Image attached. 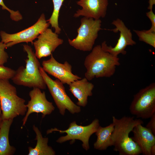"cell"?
<instances>
[{
  "mask_svg": "<svg viewBox=\"0 0 155 155\" xmlns=\"http://www.w3.org/2000/svg\"><path fill=\"white\" fill-rule=\"evenodd\" d=\"M114 128L111 136L113 150L119 155H139L142 151L138 146L129 137L134 127L139 124H143L140 119L134 117L124 116L120 119L112 117Z\"/></svg>",
  "mask_w": 155,
  "mask_h": 155,
  "instance_id": "1",
  "label": "cell"
},
{
  "mask_svg": "<svg viewBox=\"0 0 155 155\" xmlns=\"http://www.w3.org/2000/svg\"><path fill=\"white\" fill-rule=\"evenodd\" d=\"M119 60L118 57L105 51L101 45H97L84 60L85 77L88 81L95 78L111 77L115 73L117 66L120 65Z\"/></svg>",
  "mask_w": 155,
  "mask_h": 155,
  "instance_id": "2",
  "label": "cell"
},
{
  "mask_svg": "<svg viewBox=\"0 0 155 155\" xmlns=\"http://www.w3.org/2000/svg\"><path fill=\"white\" fill-rule=\"evenodd\" d=\"M24 50L27 53L25 67H20L11 80L16 85L30 88L45 89L46 86L40 71V63L29 46L23 45Z\"/></svg>",
  "mask_w": 155,
  "mask_h": 155,
  "instance_id": "3",
  "label": "cell"
},
{
  "mask_svg": "<svg viewBox=\"0 0 155 155\" xmlns=\"http://www.w3.org/2000/svg\"><path fill=\"white\" fill-rule=\"evenodd\" d=\"M0 102L3 119H12L25 115V100L17 95L16 88L7 80H0Z\"/></svg>",
  "mask_w": 155,
  "mask_h": 155,
  "instance_id": "4",
  "label": "cell"
},
{
  "mask_svg": "<svg viewBox=\"0 0 155 155\" xmlns=\"http://www.w3.org/2000/svg\"><path fill=\"white\" fill-rule=\"evenodd\" d=\"M81 24L77 29V36L73 40L68 38L69 44L75 49L83 51H90L101 29L100 19L84 17L81 20Z\"/></svg>",
  "mask_w": 155,
  "mask_h": 155,
  "instance_id": "5",
  "label": "cell"
},
{
  "mask_svg": "<svg viewBox=\"0 0 155 155\" xmlns=\"http://www.w3.org/2000/svg\"><path fill=\"white\" fill-rule=\"evenodd\" d=\"M40 71L60 113L64 115L66 109L72 114L80 112V106L75 104L67 95L63 84L58 79L51 78L41 66Z\"/></svg>",
  "mask_w": 155,
  "mask_h": 155,
  "instance_id": "6",
  "label": "cell"
},
{
  "mask_svg": "<svg viewBox=\"0 0 155 155\" xmlns=\"http://www.w3.org/2000/svg\"><path fill=\"white\" fill-rule=\"evenodd\" d=\"M130 113L137 118H150L155 113V83L140 89L135 94L130 105Z\"/></svg>",
  "mask_w": 155,
  "mask_h": 155,
  "instance_id": "7",
  "label": "cell"
},
{
  "mask_svg": "<svg viewBox=\"0 0 155 155\" xmlns=\"http://www.w3.org/2000/svg\"><path fill=\"white\" fill-rule=\"evenodd\" d=\"M99 126V121L97 119H95L90 124L85 126L78 125L74 121L70 123L68 128L65 130H60L55 128H51L47 131V134L54 131H58L61 133H66L67 135L59 138L56 141L57 142L62 143L70 140H79L82 142L83 148L88 151L90 149L89 139L96 132Z\"/></svg>",
  "mask_w": 155,
  "mask_h": 155,
  "instance_id": "8",
  "label": "cell"
},
{
  "mask_svg": "<svg viewBox=\"0 0 155 155\" xmlns=\"http://www.w3.org/2000/svg\"><path fill=\"white\" fill-rule=\"evenodd\" d=\"M47 22L45 15L42 13L35 24L18 32L9 34L1 31V42L6 44L7 48L22 42H30L33 44V40L49 27L50 24Z\"/></svg>",
  "mask_w": 155,
  "mask_h": 155,
  "instance_id": "9",
  "label": "cell"
},
{
  "mask_svg": "<svg viewBox=\"0 0 155 155\" xmlns=\"http://www.w3.org/2000/svg\"><path fill=\"white\" fill-rule=\"evenodd\" d=\"M112 24L116 28L113 30L115 32L119 31V37L117 42L114 47L107 45L106 42L103 41L101 46L104 50L110 53L113 56L118 57L119 54H126L125 50L127 46H133L136 44V42L132 38V35L130 29L125 26L123 21L119 18L113 20Z\"/></svg>",
  "mask_w": 155,
  "mask_h": 155,
  "instance_id": "10",
  "label": "cell"
},
{
  "mask_svg": "<svg viewBox=\"0 0 155 155\" xmlns=\"http://www.w3.org/2000/svg\"><path fill=\"white\" fill-rule=\"evenodd\" d=\"M30 100L26 104L27 110L22 120V126H24L30 115L33 113H41L42 117L51 114L55 107L52 102L47 99L45 92L40 89L33 88L29 92Z\"/></svg>",
  "mask_w": 155,
  "mask_h": 155,
  "instance_id": "11",
  "label": "cell"
},
{
  "mask_svg": "<svg viewBox=\"0 0 155 155\" xmlns=\"http://www.w3.org/2000/svg\"><path fill=\"white\" fill-rule=\"evenodd\" d=\"M42 67L46 72L59 80L63 84L69 85L73 81L82 78L72 72L71 65L67 61L63 63L59 62L52 54L48 60H44Z\"/></svg>",
  "mask_w": 155,
  "mask_h": 155,
  "instance_id": "12",
  "label": "cell"
},
{
  "mask_svg": "<svg viewBox=\"0 0 155 155\" xmlns=\"http://www.w3.org/2000/svg\"><path fill=\"white\" fill-rule=\"evenodd\" d=\"M63 40L58 37V35L48 28L42 32L37 37V39L33 42L35 51V53L38 59L50 56Z\"/></svg>",
  "mask_w": 155,
  "mask_h": 155,
  "instance_id": "13",
  "label": "cell"
},
{
  "mask_svg": "<svg viewBox=\"0 0 155 155\" xmlns=\"http://www.w3.org/2000/svg\"><path fill=\"white\" fill-rule=\"evenodd\" d=\"M77 4L82 9H79L74 15V17L80 16L92 18L95 20L104 18L106 13L108 0H80Z\"/></svg>",
  "mask_w": 155,
  "mask_h": 155,
  "instance_id": "14",
  "label": "cell"
},
{
  "mask_svg": "<svg viewBox=\"0 0 155 155\" xmlns=\"http://www.w3.org/2000/svg\"><path fill=\"white\" fill-rule=\"evenodd\" d=\"M143 124H139L133 129L132 140L140 148L142 154L144 155H151L150 150L155 144V135Z\"/></svg>",
  "mask_w": 155,
  "mask_h": 155,
  "instance_id": "15",
  "label": "cell"
},
{
  "mask_svg": "<svg viewBox=\"0 0 155 155\" xmlns=\"http://www.w3.org/2000/svg\"><path fill=\"white\" fill-rule=\"evenodd\" d=\"M69 90L78 100L77 104L85 106L88 103V97L92 96L94 85L84 77L73 81L69 85Z\"/></svg>",
  "mask_w": 155,
  "mask_h": 155,
  "instance_id": "16",
  "label": "cell"
},
{
  "mask_svg": "<svg viewBox=\"0 0 155 155\" xmlns=\"http://www.w3.org/2000/svg\"><path fill=\"white\" fill-rule=\"evenodd\" d=\"M33 129L36 134L35 140L37 143L34 148H28V155H55V152L52 148L48 145L49 139L43 137L38 128L35 125L33 126Z\"/></svg>",
  "mask_w": 155,
  "mask_h": 155,
  "instance_id": "17",
  "label": "cell"
},
{
  "mask_svg": "<svg viewBox=\"0 0 155 155\" xmlns=\"http://www.w3.org/2000/svg\"><path fill=\"white\" fill-rule=\"evenodd\" d=\"M13 119H3L0 123V155H11L15 152L16 149L11 146L9 140V134Z\"/></svg>",
  "mask_w": 155,
  "mask_h": 155,
  "instance_id": "18",
  "label": "cell"
},
{
  "mask_svg": "<svg viewBox=\"0 0 155 155\" xmlns=\"http://www.w3.org/2000/svg\"><path fill=\"white\" fill-rule=\"evenodd\" d=\"M114 128V124L113 123L105 127L99 126L95 133L97 138L94 144L95 149L100 150H105L108 147L112 146L111 136Z\"/></svg>",
  "mask_w": 155,
  "mask_h": 155,
  "instance_id": "19",
  "label": "cell"
},
{
  "mask_svg": "<svg viewBox=\"0 0 155 155\" xmlns=\"http://www.w3.org/2000/svg\"><path fill=\"white\" fill-rule=\"evenodd\" d=\"M64 0H52L53 4V10L50 18L46 20L51 27L55 29V32L59 34L61 31V28L58 24V18L60 8Z\"/></svg>",
  "mask_w": 155,
  "mask_h": 155,
  "instance_id": "20",
  "label": "cell"
},
{
  "mask_svg": "<svg viewBox=\"0 0 155 155\" xmlns=\"http://www.w3.org/2000/svg\"><path fill=\"white\" fill-rule=\"evenodd\" d=\"M139 40L155 48V32L148 30H133Z\"/></svg>",
  "mask_w": 155,
  "mask_h": 155,
  "instance_id": "21",
  "label": "cell"
},
{
  "mask_svg": "<svg viewBox=\"0 0 155 155\" xmlns=\"http://www.w3.org/2000/svg\"><path fill=\"white\" fill-rule=\"evenodd\" d=\"M15 73L16 71L11 68L0 65V80L11 79Z\"/></svg>",
  "mask_w": 155,
  "mask_h": 155,
  "instance_id": "22",
  "label": "cell"
},
{
  "mask_svg": "<svg viewBox=\"0 0 155 155\" xmlns=\"http://www.w3.org/2000/svg\"><path fill=\"white\" fill-rule=\"evenodd\" d=\"M0 5L3 10H6L10 13V17L12 20L16 21H18L22 19V16L18 11H15L8 8L4 4L3 0H0Z\"/></svg>",
  "mask_w": 155,
  "mask_h": 155,
  "instance_id": "23",
  "label": "cell"
},
{
  "mask_svg": "<svg viewBox=\"0 0 155 155\" xmlns=\"http://www.w3.org/2000/svg\"><path fill=\"white\" fill-rule=\"evenodd\" d=\"M7 47L6 44L0 42V65H3L8 61L9 56L5 49Z\"/></svg>",
  "mask_w": 155,
  "mask_h": 155,
  "instance_id": "24",
  "label": "cell"
},
{
  "mask_svg": "<svg viewBox=\"0 0 155 155\" xmlns=\"http://www.w3.org/2000/svg\"><path fill=\"white\" fill-rule=\"evenodd\" d=\"M146 15L150 20L152 24L151 27L149 30L155 32V15L152 10H150L146 12Z\"/></svg>",
  "mask_w": 155,
  "mask_h": 155,
  "instance_id": "25",
  "label": "cell"
},
{
  "mask_svg": "<svg viewBox=\"0 0 155 155\" xmlns=\"http://www.w3.org/2000/svg\"><path fill=\"white\" fill-rule=\"evenodd\" d=\"M150 118V120L145 127L150 130L154 135H155V113Z\"/></svg>",
  "mask_w": 155,
  "mask_h": 155,
  "instance_id": "26",
  "label": "cell"
},
{
  "mask_svg": "<svg viewBox=\"0 0 155 155\" xmlns=\"http://www.w3.org/2000/svg\"><path fill=\"white\" fill-rule=\"evenodd\" d=\"M149 5L148 9L149 10H152L153 6L155 4V0H149Z\"/></svg>",
  "mask_w": 155,
  "mask_h": 155,
  "instance_id": "27",
  "label": "cell"
},
{
  "mask_svg": "<svg viewBox=\"0 0 155 155\" xmlns=\"http://www.w3.org/2000/svg\"><path fill=\"white\" fill-rule=\"evenodd\" d=\"M150 153L151 155H155V144L152 146L151 147Z\"/></svg>",
  "mask_w": 155,
  "mask_h": 155,
  "instance_id": "28",
  "label": "cell"
},
{
  "mask_svg": "<svg viewBox=\"0 0 155 155\" xmlns=\"http://www.w3.org/2000/svg\"><path fill=\"white\" fill-rule=\"evenodd\" d=\"M2 113L1 105L0 102V123L2 120Z\"/></svg>",
  "mask_w": 155,
  "mask_h": 155,
  "instance_id": "29",
  "label": "cell"
}]
</instances>
